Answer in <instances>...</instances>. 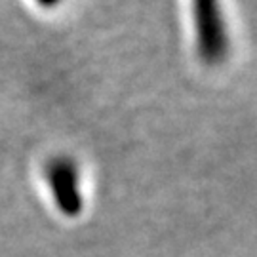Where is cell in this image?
<instances>
[{"instance_id":"1","label":"cell","mask_w":257,"mask_h":257,"mask_svg":"<svg viewBox=\"0 0 257 257\" xmlns=\"http://www.w3.org/2000/svg\"><path fill=\"white\" fill-rule=\"evenodd\" d=\"M196 50L208 65L221 63L229 52V33L219 0H193Z\"/></svg>"},{"instance_id":"2","label":"cell","mask_w":257,"mask_h":257,"mask_svg":"<svg viewBox=\"0 0 257 257\" xmlns=\"http://www.w3.org/2000/svg\"><path fill=\"white\" fill-rule=\"evenodd\" d=\"M46 179L57 210L65 217H78L82 213L84 200L76 162L69 156H55L46 166Z\"/></svg>"},{"instance_id":"3","label":"cell","mask_w":257,"mask_h":257,"mask_svg":"<svg viewBox=\"0 0 257 257\" xmlns=\"http://www.w3.org/2000/svg\"><path fill=\"white\" fill-rule=\"evenodd\" d=\"M44 4H52V2H55V0H42Z\"/></svg>"}]
</instances>
